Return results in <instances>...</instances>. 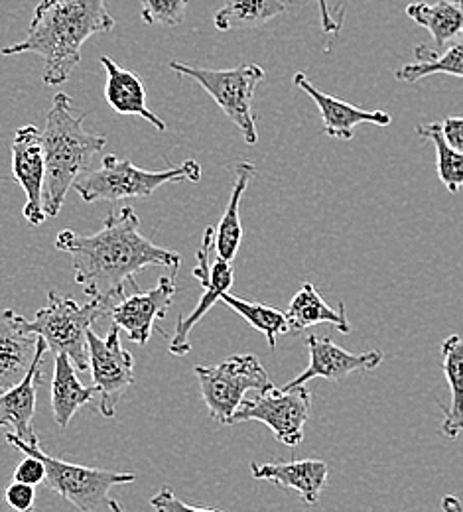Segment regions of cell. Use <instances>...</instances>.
Listing matches in <instances>:
<instances>
[{
	"label": "cell",
	"mask_w": 463,
	"mask_h": 512,
	"mask_svg": "<svg viewBox=\"0 0 463 512\" xmlns=\"http://www.w3.org/2000/svg\"><path fill=\"white\" fill-rule=\"evenodd\" d=\"M294 85L300 87L306 95H310L314 99V103L318 105V111L322 115L324 132L331 138L353 140L355 127H359L363 123H371L377 127H389L393 123V119L387 111H381V109L367 111V109L355 107L351 103H345L330 93L320 91L316 85L310 83L306 73H296Z\"/></svg>",
	"instance_id": "cell-16"
},
{
	"label": "cell",
	"mask_w": 463,
	"mask_h": 512,
	"mask_svg": "<svg viewBox=\"0 0 463 512\" xmlns=\"http://www.w3.org/2000/svg\"><path fill=\"white\" fill-rule=\"evenodd\" d=\"M416 134L430 140L436 148L438 178L450 193L463 190V152L452 148L442 132V123H430L416 127Z\"/></svg>",
	"instance_id": "cell-28"
},
{
	"label": "cell",
	"mask_w": 463,
	"mask_h": 512,
	"mask_svg": "<svg viewBox=\"0 0 463 512\" xmlns=\"http://www.w3.org/2000/svg\"><path fill=\"white\" fill-rule=\"evenodd\" d=\"M107 0H40L22 42L2 48V56L38 54L44 60L42 81L48 87L66 83L81 64L83 44L115 28Z\"/></svg>",
	"instance_id": "cell-2"
},
{
	"label": "cell",
	"mask_w": 463,
	"mask_h": 512,
	"mask_svg": "<svg viewBox=\"0 0 463 512\" xmlns=\"http://www.w3.org/2000/svg\"><path fill=\"white\" fill-rule=\"evenodd\" d=\"M4 499H6V505L10 507L12 512H34V507H36V489L32 485L12 481L6 487Z\"/></svg>",
	"instance_id": "cell-31"
},
{
	"label": "cell",
	"mask_w": 463,
	"mask_h": 512,
	"mask_svg": "<svg viewBox=\"0 0 463 512\" xmlns=\"http://www.w3.org/2000/svg\"><path fill=\"white\" fill-rule=\"evenodd\" d=\"M406 16L430 32L436 52L463 38V0L412 2L406 6Z\"/></svg>",
	"instance_id": "cell-19"
},
{
	"label": "cell",
	"mask_w": 463,
	"mask_h": 512,
	"mask_svg": "<svg viewBox=\"0 0 463 512\" xmlns=\"http://www.w3.org/2000/svg\"><path fill=\"white\" fill-rule=\"evenodd\" d=\"M286 320H288V329L290 333L298 335L304 329H310L320 323H331L337 327L339 333L347 335L351 333V323L347 318L345 304L339 302L337 310L328 306V302L318 294L314 284L304 282L302 288L296 292L292 298L288 310H286Z\"/></svg>",
	"instance_id": "cell-20"
},
{
	"label": "cell",
	"mask_w": 463,
	"mask_h": 512,
	"mask_svg": "<svg viewBox=\"0 0 463 512\" xmlns=\"http://www.w3.org/2000/svg\"><path fill=\"white\" fill-rule=\"evenodd\" d=\"M318 8H320V20H322V30L326 34H337L343 26V20H337L331 16L328 0H318Z\"/></svg>",
	"instance_id": "cell-34"
},
{
	"label": "cell",
	"mask_w": 463,
	"mask_h": 512,
	"mask_svg": "<svg viewBox=\"0 0 463 512\" xmlns=\"http://www.w3.org/2000/svg\"><path fill=\"white\" fill-rule=\"evenodd\" d=\"M174 296L176 274L162 276L152 290L134 292L133 296H125L123 300H119L109 310V316L113 325L121 327L133 343L146 345L154 331V321L166 318Z\"/></svg>",
	"instance_id": "cell-13"
},
{
	"label": "cell",
	"mask_w": 463,
	"mask_h": 512,
	"mask_svg": "<svg viewBox=\"0 0 463 512\" xmlns=\"http://www.w3.org/2000/svg\"><path fill=\"white\" fill-rule=\"evenodd\" d=\"M95 396H99L97 388L95 386L87 388L81 384L71 359L64 353L56 355L54 379H52V412H54L56 424L60 428H67L71 418L77 414V410L91 404Z\"/></svg>",
	"instance_id": "cell-22"
},
{
	"label": "cell",
	"mask_w": 463,
	"mask_h": 512,
	"mask_svg": "<svg viewBox=\"0 0 463 512\" xmlns=\"http://www.w3.org/2000/svg\"><path fill=\"white\" fill-rule=\"evenodd\" d=\"M308 351H310V363L306 371H302L296 379L284 384L282 388H296L306 386V383L314 379L324 381H343L353 373H367L377 369L385 355L381 351H367V353H349L341 345L333 343L330 337H318L310 335L306 339Z\"/></svg>",
	"instance_id": "cell-12"
},
{
	"label": "cell",
	"mask_w": 463,
	"mask_h": 512,
	"mask_svg": "<svg viewBox=\"0 0 463 512\" xmlns=\"http://www.w3.org/2000/svg\"><path fill=\"white\" fill-rule=\"evenodd\" d=\"M440 507H442V512H463L462 501L458 497H454V495H446L442 499Z\"/></svg>",
	"instance_id": "cell-35"
},
{
	"label": "cell",
	"mask_w": 463,
	"mask_h": 512,
	"mask_svg": "<svg viewBox=\"0 0 463 512\" xmlns=\"http://www.w3.org/2000/svg\"><path fill=\"white\" fill-rule=\"evenodd\" d=\"M434 73H448L463 79V38L446 46L442 52H436L426 44L414 48V64L400 67L395 77L404 83H416Z\"/></svg>",
	"instance_id": "cell-26"
},
{
	"label": "cell",
	"mask_w": 463,
	"mask_h": 512,
	"mask_svg": "<svg viewBox=\"0 0 463 512\" xmlns=\"http://www.w3.org/2000/svg\"><path fill=\"white\" fill-rule=\"evenodd\" d=\"M150 505L156 512H219L215 509H205V507H194L184 503L182 499H178L174 495V491L170 487H162L152 499Z\"/></svg>",
	"instance_id": "cell-32"
},
{
	"label": "cell",
	"mask_w": 463,
	"mask_h": 512,
	"mask_svg": "<svg viewBox=\"0 0 463 512\" xmlns=\"http://www.w3.org/2000/svg\"><path fill=\"white\" fill-rule=\"evenodd\" d=\"M101 64L107 71L105 81V101L119 115L140 117L160 132L166 130V123L158 119L146 105V87L142 79L131 71L111 60L109 56H101Z\"/></svg>",
	"instance_id": "cell-18"
},
{
	"label": "cell",
	"mask_w": 463,
	"mask_h": 512,
	"mask_svg": "<svg viewBox=\"0 0 463 512\" xmlns=\"http://www.w3.org/2000/svg\"><path fill=\"white\" fill-rule=\"evenodd\" d=\"M196 375L211 418L223 426H229L249 390L274 388L257 355H233L217 365H198Z\"/></svg>",
	"instance_id": "cell-8"
},
{
	"label": "cell",
	"mask_w": 463,
	"mask_h": 512,
	"mask_svg": "<svg viewBox=\"0 0 463 512\" xmlns=\"http://www.w3.org/2000/svg\"><path fill=\"white\" fill-rule=\"evenodd\" d=\"M10 448L18 449L22 453H36L46 463V481L54 493L64 497L77 511L81 512H123L119 501L111 499V489L119 485H129L136 481L134 473H121V471H107L85 467L77 463L62 461L44 453L40 444L32 446L20 440L14 432L4 436Z\"/></svg>",
	"instance_id": "cell-4"
},
{
	"label": "cell",
	"mask_w": 463,
	"mask_h": 512,
	"mask_svg": "<svg viewBox=\"0 0 463 512\" xmlns=\"http://www.w3.org/2000/svg\"><path fill=\"white\" fill-rule=\"evenodd\" d=\"M442 367L452 390L450 408L444 410L442 434L456 440L463 432V335H450L442 343Z\"/></svg>",
	"instance_id": "cell-24"
},
{
	"label": "cell",
	"mask_w": 463,
	"mask_h": 512,
	"mask_svg": "<svg viewBox=\"0 0 463 512\" xmlns=\"http://www.w3.org/2000/svg\"><path fill=\"white\" fill-rule=\"evenodd\" d=\"M292 0H225L215 14V28L227 30H253L288 10Z\"/></svg>",
	"instance_id": "cell-25"
},
{
	"label": "cell",
	"mask_w": 463,
	"mask_h": 512,
	"mask_svg": "<svg viewBox=\"0 0 463 512\" xmlns=\"http://www.w3.org/2000/svg\"><path fill=\"white\" fill-rule=\"evenodd\" d=\"M109 314L105 306L95 300L77 304L71 296H60L58 292L48 294V304L32 320H26V327L38 333L50 347L52 353H64L77 371L89 369V341L87 333L95 321Z\"/></svg>",
	"instance_id": "cell-7"
},
{
	"label": "cell",
	"mask_w": 463,
	"mask_h": 512,
	"mask_svg": "<svg viewBox=\"0 0 463 512\" xmlns=\"http://www.w3.org/2000/svg\"><path fill=\"white\" fill-rule=\"evenodd\" d=\"M48 351H50L48 343L40 337L38 353L30 373L16 386L0 392V428L12 426L14 434L32 446L40 444V438L34 432L32 420L36 414V388L44 383L42 361Z\"/></svg>",
	"instance_id": "cell-15"
},
{
	"label": "cell",
	"mask_w": 463,
	"mask_h": 512,
	"mask_svg": "<svg viewBox=\"0 0 463 512\" xmlns=\"http://www.w3.org/2000/svg\"><path fill=\"white\" fill-rule=\"evenodd\" d=\"M442 132L452 148L463 152V117H448L442 123Z\"/></svg>",
	"instance_id": "cell-33"
},
{
	"label": "cell",
	"mask_w": 463,
	"mask_h": 512,
	"mask_svg": "<svg viewBox=\"0 0 463 512\" xmlns=\"http://www.w3.org/2000/svg\"><path fill=\"white\" fill-rule=\"evenodd\" d=\"M40 335L26 327V318L0 312V392L16 386L32 369Z\"/></svg>",
	"instance_id": "cell-14"
},
{
	"label": "cell",
	"mask_w": 463,
	"mask_h": 512,
	"mask_svg": "<svg viewBox=\"0 0 463 512\" xmlns=\"http://www.w3.org/2000/svg\"><path fill=\"white\" fill-rule=\"evenodd\" d=\"M221 302L227 304L231 310H235L243 320L249 325H253L257 331H261L268 341V347L274 349L276 341L280 335L290 333L288 329V320H286V312H280L272 306L265 304H257V302H249L245 298L233 296V294H223Z\"/></svg>",
	"instance_id": "cell-27"
},
{
	"label": "cell",
	"mask_w": 463,
	"mask_h": 512,
	"mask_svg": "<svg viewBox=\"0 0 463 512\" xmlns=\"http://www.w3.org/2000/svg\"><path fill=\"white\" fill-rule=\"evenodd\" d=\"M201 166L196 160H186L184 164L168 170L148 172L136 168L131 160L109 154L103 158L99 170L87 174L75 184V190L85 203L95 201H123L133 197H148L166 184L199 182Z\"/></svg>",
	"instance_id": "cell-5"
},
{
	"label": "cell",
	"mask_w": 463,
	"mask_h": 512,
	"mask_svg": "<svg viewBox=\"0 0 463 512\" xmlns=\"http://www.w3.org/2000/svg\"><path fill=\"white\" fill-rule=\"evenodd\" d=\"M233 266L229 260L215 256V260L211 262V286L203 290L201 298H199L198 306L190 312V316H180L176 323V331L174 337L170 339V353L176 357H184L190 353L192 343H190V331L194 329V325L198 323L217 302H221V296L227 294L233 286Z\"/></svg>",
	"instance_id": "cell-21"
},
{
	"label": "cell",
	"mask_w": 463,
	"mask_h": 512,
	"mask_svg": "<svg viewBox=\"0 0 463 512\" xmlns=\"http://www.w3.org/2000/svg\"><path fill=\"white\" fill-rule=\"evenodd\" d=\"M312 414V392L306 386L270 388L251 400H243L229 426L241 422H263L274 438L290 448L304 440V426Z\"/></svg>",
	"instance_id": "cell-9"
},
{
	"label": "cell",
	"mask_w": 463,
	"mask_h": 512,
	"mask_svg": "<svg viewBox=\"0 0 463 512\" xmlns=\"http://www.w3.org/2000/svg\"><path fill=\"white\" fill-rule=\"evenodd\" d=\"M140 4L146 24L178 26L186 18L190 0H140Z\"/></svg>",
	"instance_id": "cell-29"
},
{
	"label": "cell",
	"mask_w": 463,
	"mask_h": 512,
	"mask_svg": "<svg viewBox=\"0 0 463 512\" xmlns=\"http://www.w3.org/2000/svg\"><path fill=\"white\" fill-rule=\"evenodd\" d=\"M73 101L67 93H58L46 115L42 130L46 158V215L56 217L66 195L81 180L95 154L107 146V136L83 127L87 115H73Z\"/></svg>",
	"instance_id": "cell-3"
},
{
	"label": "cell",
	"mask_w": 463,
	"mask_h": 512,
	"mask_svg": "<svg viewBox=\"0 0 463 512\" xmlns=\"http://www.w3.org/2000/svg\"><path fill=\"white\" fill-rule=\"evenodd\" d=\"M89 341V369L93 386L99 392V412L113 418L117 404L127 388L134 383L133 355L121 343V327L113 325L107 337H99L93 329L87 333Z\"/></svg>",
	"instance_id": "cell-10"
},
{
	"label": "cell",
	"mask_w": 463,
	"mask_h": 512,
	"mask_svg": "<svg viewBox=\"0 0 463 512\" xmlns=\"http://www.w3.org/2000/svg\"><path fill=\"white\" fill-rule=\"evenodd\" d=\"M255 479L272 481L286 491H294L304 503L316 505L328 485V465L320 459H300L284 463H251Z\"/></svg>",
	"instance_id": "cell-17"
},
{
	"label": "cell",
	"mask_w": 463,
	"mask_h": 512,
	"mask_svg": "<svg viewBox=\"0 0 463 512\" xmlns=\"http://www.w3.org/2000/svg\"><path fill=\"white\" fill-rule=\"evenodd\" d=\"M255 174H257V166L253 162L243 160L237 164L235 186H233L227 209H225V213L219 221L217 233H215V253L229 262L237 256L241 241H243V225H241V215H239L241 199L247 192L251 180L255 178Z\"/></svg>",
	"instance_id": "cell-23"
},
{
	"label": "cell",
	"mask_w": 463,
	"mask_h": 512,
	"mask_svg": "<svg viewBox=\"0 0 463 512\" xmlns=\"http://www.w3.org/2000/svg\"><path fill=\"white\" fill-rule=\"evenodd\" d=\"M12 178L26 193L24 217L38 227L46 221V158L42 130L36 125L18 128L12 140Z\"/></svg>",
	"instance_id": "cell-11"
},
{
	"label": "cell",
	"mask_w": 463,
	"mask_h": 512,
	"mask_svg": "<svg viewBox=\"0 0 463 512\" xmlns=\"http://www.w3.org/2000/svg\"><path fill=\"white\" fill-rule=\"evenodd\" d=\"M24 455L26 457L14 469V481L38 487L40 483L46 481V463L42 461L40 455H36L32 451L24 453Z\"/></svg>",
	"instance_id": "cell-30"
},
{
	"label": "cell",
	"mask_w": 463,
	"mask_h": 512,
	"mask_svg": "<svg viewBox=\"0 0 463 512\" xmlns=\"http://www.w3.org/2000/svg\"><path fill=\"white\" fill-rule=\"evenodd\" d=\"M170 69L201 85L217 103V107L231 119V123L243 132V138L249 146L259 142L253 99L257 85L266 77L261 65L243 64L233 69H207L172 60Z\"/></svg>",
	"instance_id": "cell-6"
},
{
	"label": "cell",
	"mask_w": 463,
	"mask_h": 512,
	"mask_svg": "<svg viewBox=\"0 0 463 512\" xmlns=\"http://www.w3.org/2000/svg\"><path fill=\"white\" fill-rule=\"evenodd\" d=\"M56 249L71 256L75 282L87 298L111 310L125 298L127 286L138 292L136 274L148 266H164L178 274L182 256L156 247L140 233V219L133 207L111 211L93 235L60 231Z\"/></svg>",
	"instance_id": "cell-1"
}]
</instances>
